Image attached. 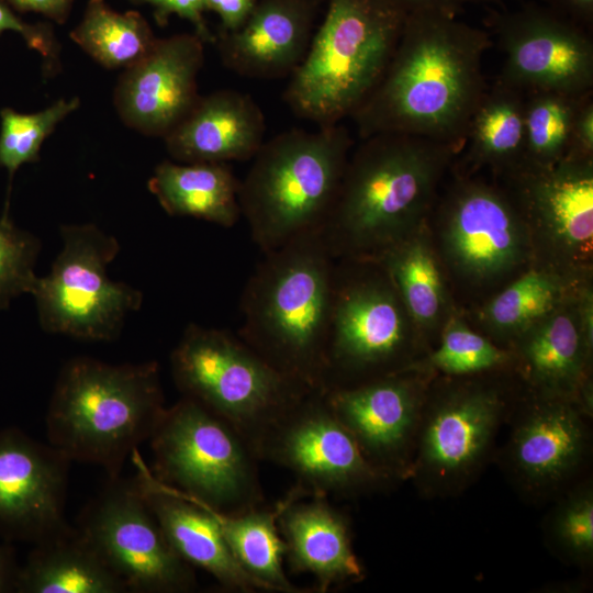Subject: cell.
I'll return each instance as SVG.
<instances>
[{"instance_id":"cell-1","label":"cell","mask_w":593,"mask_h":593,"mask_svg":"<svg viewBox=\"0 0 593 593\" xmlns=\"http://www.w3.org/2000/svg\"><path fill=\"white\" fill-rule=\"evenodd\" d=\"M488 34L439 11L406 14L380 80L351 114L360 138L405 133L460 148L486 87Z\"/></svg>"},{"instance_id":"cell-2","label":"cell","mask_w":593,"mask_h":593,"mask_svg":"<svg viewBox=\"0 0 593 593\" xmlns=\"http://www.w3.org/2000/svg\"><path fill=\"white\" fill-rule=\"evenodd\" d=\"M349 155L321 230L335 259L377 260L423 224L458 148L418 135L378 133Z\"/></svg>"},{"instance_id":"cell-3","label":"cell","mask_w":593,"mask_h":593,"mask_svg":"<svg viewBox=\"0 0 593 593\" xmlns=\"http://www.w3.org/2000/svg\"><path fill=\"white\" fill-rule=\"evenodd\" d=\"M336 259L321 231L264 253L240 300L237 335L272 367L323 390Z\"/></svg>"},{"instance_id":"cell-4","label":"cell","mask_w":593,"mask_h":593,"mask_svg":"<svg viewBox=\"0 0 593 593\" xmlns=\"http://www.w3.org/2000/svg\"><path fill=\"white\" fill-rule=\"evenodd\" d=\"M166 410L156 361L109 365L76 357L61 368L46 415L48 444L70 461L121 474Z\"/></svg>"},{"instance_id":"cell-5","label":"cell","mask_w":593,"mask_h":593,"mask_svg":"<svg viewBox=\"0 0 593 593\" xmlns=\"http://www.w3.org/2000/svg\"><path fill=\"white\" fill-rule=\"evenodd\" d=\"M354 141L338 123L292 128L265 141L239 183V206L261 253L321 231Z\"/></svg>"},{"instance_id":"cell-6","label":"cell","mask_w":593,"mask_h":593,"mask_svg":"<svg viewBox=\"0 0 593 593\" xmlns=\"http://www.w3.org/2000/svg\"><path fill=\"white\" fill-rule=\"evenodd\" d=\"M406 12L390 0H328L283 98L317 126L350 118L380 80Z\"/></svg>"},{"instance_id":"cell-7","label":"cell","mask_w":593,"mask_h":593,"mask_svg":"<svg viewBox=\"0 0 593 593\" xmlns=\"http://www.w3.org/2000/svg\"><path fill=\"white\" fill-rule=\"evenodd\" d=\"M174 381L250 444L313 389L282 373L228 331L189 324L170 355Z\"/></svg>"},{"instance_id":"cell-8","label":"cell","mask_w":593,"mask_h":593,"mask_svg":"<svg viewBox=\"0 0 593 593\" xmlns=\"http://www.w3.org/2000/svg\"><path fill=\"white\" fill-rule=\"evenodd\" d=\"M148 440L153 475L190 500L225 514L265 502L248 440L197 401L182 396L166 407Z\"/></svg>"},{"instance_id":"cell-9","label":"cell","mask_w":593,"mask_h":593,"mask_svg":"<svg viewBox=\"0 0 593 593\" xmlns=\"http://www.w3.org/2000/svg\"><path fill=\"white\" fill-rule=\"evenodd\" d=\"M414 331L378 261L336 259L323 391L407 368Z\"/></svg>"},{"instance_id":"cell-10","label":"cell","mask_w":593,"mask_h":593,"mask_svg":"<svg viewBox=\"0 0 593 593\" xmlns=\"http://www.w3.org/2000/svg\"><path fill=\"white\" fill-rule=\"evenodd\" d=\"M60 235L51 272L37 277L31 291L41 327L85 340L115 339L143 300L137 289L107 275L120 251L118 239L94 224L64 225Z\"/></svg>"},{"instance_id":"cell-11","label":"cell","mask_w":593,"mask_h":593,"mask_svg":"<svg viewBox=\"0 0 593 593\" xmlns=\"http://www.w3.org/2000/svg\"><path fill=\"white\" fill-rule=\"evenodd\" d=\"M506 413L493 384L452 382L427 392L409 478L428 496L458 493L490 456Z\"/></svg>"},{"instance_id":"cell-12","label":"cell","mask_w":593,"mask_h":593,"mask_svg":"<svg viewBox=\"0 0 593 593\" xmlns=\"http://www.w3.org/2000/svg\"><path fill=\"white\" fill-rule=\"evenodd\" d=\"M128 592L188 593L193 567L164 535L137 479L109 478L81 511L76 527Z\"/></svg>"},{"instance_id":"cell-13","label":"cell","mask_w":593,"mask_h":593,"mask_svg":"<svg viewBox=\"0 0 593 593\" xmlns=\"http://www.w3.org/2000/svg\"><path fill=\"white\" fill-rule=\"evenodd\" d=\"M259 461L290 471L315 494L353 497L393 483L366 460L331 409L323 390H312L253 444Z\"/></svg>"},{"instance_id":"cell-14","label":"cell","mask_w":593,"mask_h":593,"mask_svg":"<svg viewBox=\"0 0 593 593\" xmlns=\"http://www.w3.org/2000/svg\"><path fill=\"white\" fill-rule=\"evenodd\" d=\"M427 392L415 369L324 391L366 460L393 483L409 479Z\"/></svg>"},{"instance_id":"cell-15","label":"cell","mask_w":593,"mask_h":593,"mask_svg":"<svg viewBox=\"0 0 593 593\" xmlns=\"http://www.w3.org/2000/svg\"><path fill=\"white\" fill-rule=\"evenodd\" d=\"M440 243L455 271L472 282L500 278L527 256L529 228L510 194L475 180L457 182L439 210Z\"/></svg>"},{"instance_id":"cell-16","label":"cell","mask_w":593,"mask_h":593,"mask_svg":"<svg viewBox=\"0 0 593 593\" xmlns=\"http://www.w3.org/2000/svg\"><path fill=\"white\" fill-rule=\"evenodd\" d=\"M496 35L505 57L500 81L524 94L592 92L593 45L571 19L528 5L501 16Z\"/></svg>"},{"instance_id":"cell-17","label":"cell","mask_w":593,"mask_h":593,"mask_svg":"<svg viewBox=\"0 0 593 593\" xmlns=\"http://www.w3.org/2000/svg\"><path fill=\"white\" fill-rule=\"evenodd\" d=\"M589 418L572 399L535 392L513 421L503 451L523 493L545 499L568 486L589 457Z\"/></svg>"},{"instance_id":"cell-18","label":"cell","mask_w":593,"mask_h":593,"mask_svg":"<svg viewBox=\"0 0 593 593\" xmlns=\"http://www.w3.org/2000/svg\"><path fill=\"white\" fill-rule=\"evenodd\" d=\"M511 198L562 262L588 259L593 247V157L569 155L547 166L507 171Z\"/></svg>"},{"instance_id":"cell-19","label":"cell","mask_w":593,"mask_h":593,"mask_svg":"<svg viewBox=\"0 0 593 593\" xmlns=\"http://www.w3.org/2000/svg\"><path fill=\"white\" fill-rule=\"evenodd\" d=\"M70 460L14 428L0 430V537L37 544L65 522Z\"/></svg>"},{"instance_id":"cell-20","label":"cell","mask_w":593,"mask_h":593,"mask_svg":"<svg viewBox=\"0 0 593 593\" xmlns=\"http://www.w3.org/2000/svg\"><path fill=\"white\" fill-rule=\"evenodd\" d=\"M203 60L204 42L194 33L157 38L118 81L114 104L121 120L145 135H167L200 97Z\"/></svg>"},{"instance_id":"cell-21","label":"cell","mask_w":593,"mask_h":593,"mask_svg":"<svg viewBox=\"0 0 593 593\" xmlns=\"http://www.w3.org/2000/svg\"><path fill=\"white\" fill-rule=\"evenodd\" d=\"M283 497L278 527L292 572L314 577L318 593L361 581L365 569L353 548L348 517L328 496L296 482Z\"/></svg>"},{"instance_id":"cell-22","label":"cell","mask_w":593,"mask_h":593,"mask_svg":"<svg viewBox=\"0 0 593 593\" xmlns=\"http://www.w3.org/2000/svg\"><path fill=\"white\" fill-rule=\"evenodd\" d=\"M316 0H258L236 30L215 37L223 65L254 79L290 77L314 33Z\"/></svg>"},{"instance_id":"cell-23","label":"cell","mask_w":593,"mask_h":593,"mask_svg":"<svg viewBox=\"0 0 593 593\" xmlns=\"http://www.w3.org/2000/svg\"><path fill=\"white\" fill-rule=\"evenodd\" d=\"M131 457L138 469L137 479L144 497L178 556L191 567L210 573L225 590L243 593L265 591L234 558L213 513L159 482L136 449Z\"/></svg>"},{"instance_id":"cell-24","label":"cell","mask_w":593,"mask_h":593,"mask_svg":"<svg viewBox=\"0 0 593 593\" xmlns=\"http://www.w3.org/2000/svg\"><path fill=\"white\" fill-rule=\"evenodd\" d=\"M262 110L247 93L222 89L200 96L186 116L164 136L179 163L253 159L265 142Z\"/></svg>"},{"instance_id":"cell-25","label":"cell","mask_w":593,"mask_h":593,"mask_svg":"<svg viewBox=\"0 0 593 593\" xmlns=\"http://www.w3.org/2000/svg\"><path fill=\"white\" fill-rule=\"evenodd\" d=\"M588 342L577 296L534 324L516 338V356L522 372L537 393L569 398L592 416V385Z\"/></svg>"},{"instance_id":"cell-26","label":"cell","mask_w":593,"mask_h":593,"mask_svg":"<svg viewBox=\"0 0 593 593\" xmlns=\"http://www.w3.org/2000/svg\"><path fill=\"white\" fill-rule=\"evenodd\" d=\"M19 568V593H124L126 585L99 557L76 527L34 544Z\"/></svg>"},{"instance_id":"cell-27","label":"cell","mask_w":593,"mask_h":593,"mask_svg":"<svg viewBox=\"0 0 593 593\" xmlns=\"http://www.w3.org/2000/svg\"><path fill=\"white\" fill-rule=\"evenodd\" d=\"M239 183L226 163L165 160L155 168L148 188L171 216L232 227L242 217Z\"/></svg>"},{"instance_id":"cell-28","label":"cell","mask_w":593,"mask_h":593,"mask_svg":"<svg viewBox=\"0 0 593 593\" xmlns=\"http://www.w3.org/2000/svg\"><path fill=\"white\" fill-rule=\"evenodd\" d=\"M284 497L272 505L265 502L237 512L210 510L238 564L268 592L309 593L313 590L292 583L283 568L286 546L278 527Z\"/></svg>"},{"instance_id":"cell-29","label":"cell","mask_w":593,"mask_h":593,"mask_svg":"<svg viewBox=\"0 0 593 593\" xmlns=\"http://www.w3.org/2000/svg\"><path fill=\"white\" fill-rule=\"evenodd\" d=\"M424 226L374 260L393 283L415 331L435 328L447 309L443 272Z\"/></svg>"},{"instance_id":"cell-30","label":"cell","mask_w":593,"mask_h":593,"mask_svg":"<svg viewBox=\"0 0 593 593\" xmlns=\"http://www.w3.org/2000/svg\"><path fill=\"white\" fill-rule=\"evenodd\" d=\"M524 101L522 91L500 80L485 89L465 138L475 164L507 172L523 161Z\"/></svg>"},{"instance_id":"cell-31","label":"cell","mask_w":593,"mask_h":593,"mask_svg":"<svg viewBox=\"0 0 593 593\" xmlns=\"http://www.w3.org/2000/svg\"><path fill=\"white\" fill-rule=\"evenodd\" d=\"M71 40L103 67L128 68L152 49L156 37L138 11L118 12L104 0H88Z\"/></svg>"},{"instance_id":"cell-32","label":"cell","mask_w":593,"mask_h":593,"mask_svg":"<svg viewBox=\"0 0 593 593\" xmlns=\"http://www.w3.org/2000/svg\"><path fill=\"white\" fill-rule=\"evenodd\" d=\"M572 296L563 273L553 269H533L491 299L481 316L495 333L516 339Z\"/></svg>"},{"instance_id":"cell-33","label":"cell","mask_w":593,"mask_h":593,"mask_svg":"<svg viewBox=\"0 0 593 593\" xmlns=\"http://www.w3.org/2000/svg\"><path fill=\"white\" fill-rule=\"evenodd\" d=\"M590 94L592 93L569 94L555 91L526 93L522 163L547 166L566 157L570 149L575 118Z\"/></svg>"},{"instance_id":"cell-34","label":"cell","mask_w":593,"mask_h":593,"mask_svg":"<svg viewBox=\"0 0 593 593\" xmlns=\"http://www.w3.org/2000/svg\"><path fill=\"white\" fill-rule=\"evenodd\" d=\"M78 107L79 100L71 98L31 114L10 108L0 111V166L8 170L10 183L20 166L40 159L44 139Z\"/></svg>"},{"instance_id":"cell-35","label":"cell","mask_w":593,"mask_h":593,"mask_svg":"<svg viewBox=\"0 0 593 593\" xmlns=\"http://www.w3.org/2000/svg\"><path fill=\"white\" fill-rule=\"evenodd\" d=\"M513 359L514 355L452 316L444 326L439 346L427 357L426 367L446 376L465 377L501 369Z\"/></svg>"},{"instance_id":"cell-36","label":"cell","mask_w":593,"mask_h":593,"mask_svg":"<svg viewBox=\"0 0 593 593\" xmlns=\"http://www.w3.org/2000/svg\"><path fill=\"white\" fill-rule=\"evenodd\" d=\"M547 539L563 560L589 566L593 559V489L589 482L564 493L549 514Z\"/></svg>"},{"instance_id":"cell-37","label":"cell","mask_w":593,"mask_h":593,"mask_svg":"<svg viewBox=\"0 0 593 593\" xmlns=\"http://www.w3.org/2000/svg\"><path fill=\"white\" fill-rule=\"evenodd\" d=\"M40 248L38 239L14 226L4 210L0 219V310L18 295L31 293L37 278L34 265Z\"/></svg>"},{"instance_id":"cell-38","label":"cell","mask_w":593,"mask_h":593,"mask_svg":"<svg viewBox=\"0 0 593 593\" xmlns=\"http://www.w3.org/2000/svg\"><path fill=\"white\" fill-rule=\"evenodd\" d=\"M3 32L20 34L30 48L41 54L47 71L58 67L59 45L52 26L47 23H26L11 7L0 0V34Z\"/></svg>"},{"instance_id":"cell-39","label":"cell","mask_w":593,"mask_h":593,"mask_svg":"<svg viewBox=\"0 0 593 593\" xmlns=\"http://www.w3.org/2000/svg\"><path fill=\"white\" fill-rule=\"evenodd\" d=\"M136 3H146L153 7L157 24H167L170 15L188 20L194 27V34L204 43H214L215 36L209 29L205 19L204 0H134Z\"/></svg>"},{"instance_id":"cell-40","label":"cell","mask_w":593,"mask_h":593,"mask_svg":"<svg viewBox=\"0 0 593 593\" xmlns=\"http://www.w3.org/2000/svg\"><path fill=\"white\" fill-rule=\"evenodd\" d=\"M593 157L592 94L583 101L574 121L570 149L567 156Z\"/></svg>"},{"instance_id":"cell-41","label":"cell","mask_w":593,"mask_h":593,"mask_svg":"<svg viewBox=\"0 0 593 593\" xmlns=\"http://www.w3.org/2000/svg\"><path fill=\"white\" fill-rule=\"evenodd\" d=\"M258 0H204L205 9L216 13L221 31L238 29L249 16Z\"/></svg>"},{"instance_id":"cell-42","label":"cell","mask_w":593,"mask_h":593,"mask_svg":"<svg viewBox=\"0 0 593 593\" xmlns=\"http://www.w3.org/2000/svg\"><path fill=\"white\" fill-rule=\"evenodd\" d=\"M14 11L38 13L63 24L69 16L74 0H2Z\"/></svg>"},{"instance_id":"cell-43","label":"cell","mask_w":593,"mask_h":593,"mask_svg":"<svg viewBox=\"0 0 593 593\" xmlns=\"http://www.w3.org/2000/svg\"><path fill=\"white\" fill-rule=\"evenodd\" d=\"M552 9L580 25H589L593 21V0H549Z\"/></svg>"},{"instance_id":"cell-44","label":"cell","mask_w":593,"mask_h":593,"mask_svg":"<svg viewBox=\"0 0 593 593\" xmlns=\"http://www.w3.org/2000/svg\"><path fill=\"white\" fill-rule=\"evenodd\" d=\"M406 13L413 11H439L457 15L465 0H390Z\"/></svg>"},{"instance_id":"cell-45","label":"cell","mask_w":593,"mask_h":593,"mask_svg":"<svg viewBox=\"0 0 593 593\" xmlns=\"http://www.w3.org/2000/svg\"><path fill=\"white\" fill-rule=\"evenodd\" d=\"M18 571L12 549L0 545V593L14 591Z\"/></svg>"}]
</instances>
